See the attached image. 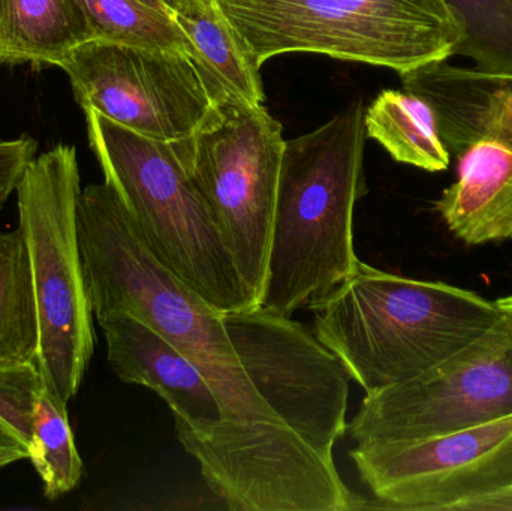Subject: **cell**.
<instances>
[{
  "instance_id": "obj_1",
  "label": "cell",
  "mask_w": 512,
  "mask_h": 511,
  "mask_svg": "<svg viewBox=\"0 0 512 511\" xmlns=\"http://www.w3.org/2000/svg\"><path fill=\"white\" fill-rule=\"evenodd\" d=\"M366 140V107L357 99L315 131L285 141L262 308L286 318L315 311L354 273Z\"/></svg>"
},
{
  "instance_id": "obj_2",
  "label": "cell",
  "mask_w": 512,
  "mask_h": 511,
  "mask_svg": "<svg viewBox=\"0 0 512 511\" xmlns=\"http://www.w3.org/2000/svg\"><path fill=\"white\" fill-rule=\"evenodd\" d=\"M78 236L96 320L125 312L179 348L215 390L224 419L285 426L243 371L224 312L149 251L107 183L81 192Z\"/></svg>"
},
{
  "instance_id": "obj_3",
  "label": "cell",
  "mask_w": 512,
  "mask_h": 511,
  "mask_svg": "<svg viewBox=\"0 0 512 511\" xmlns=\"http://www.w3.org/2000/svg\"><path fill=\"white\" fill-rule=\"evenodd\" d=\"M313 312L319 341L366 395L417 377L499 321L495 302L475 291L405 278L363 261Z\"/></svg>"
},
{
  "instance_id": "obj_4",
  "label": "cell",
  "mask_w": 512,
  "mask_h": 511,
  "mask_svg": "<svg viewBox=\"0 0 512 511\" xmlns=\"http://www.w3.org/2000/svg\"><path fill=\"white\" fill-rule=\"evenodd\" d=\"M90 149L149 251L221 312L255 308L203 195L173 146L84 110Z\"/></svg>"
},
{
  "instance_id": "obj_5",
  "label": "cell",
  "mask_w": 512,
  "mask_h": 511,
  "mask_svg": "<svg viewBox=\"0 0 512 511\" xmlns=\"http://www.w3.org/2000/svg\"><path fill=\"white\" fill-rule=\"evenodd\" d=\"M256 65L315 53L400 74L453 57L445 0H216Z\"/></svg>"
},
{
  "instance_id": "obj_6",
  "label": "cell",
  "mask_w": 512,
  "mask_h": 511,
  "mask_svg": "<svg viewBox=\"0 0 512 511\" xmlns=\"http://www.w3.org/2000/svg\"><path fill=\"white\" fill-rule=\"evenodd\" d=\"M81 192L77 149L69 144L36 155L15 191L38 303V365L65 404L80 390L96 342L78 236Z\"/></svg>"
},
{
  "instance_id": "obj_7",
  "label": "cell",
  "mask_w": 512,
  "mask_h": 511,
  "mask_svg": "<svg viewBox=\"0 0 512 511\" xmlns=\"http://www.w3.org/2000/svg\"><path fill=\"white\" fill-rule=\"evenodd\" d=\"M282 131L264 105L222 101L191 137L171 143L258 305L285 149Z\"/></svg>"
},
{
  "instance_id": "obj_8",
  "label": "cell",
  "mask_w": 512,
  "mask_h": 511,
  "mask_svg": "<svg viewBox=\"0 0 512 511\" xmlns=\"http://www.w3.org/2000/svg\"><path fill=\"white\" fill-rule=\"evenodd\" d=\"M186 452L200 464L210 491L231 510L363 509L340 477L333 455L285 426L270 423H186L176 420Z\"/></svg>"
},
{
  "instance_id": "obj_9",
  "label": "cell",
  "mask_w": 512,
  "mask_h": 511,
  "mask_svg": "<svg viewBox=\"0 0 512 511\" xmlns=\"http://www.w3.org/2000/svg\"><path fill=\"white\" fill-rule=\"evenodd\" d=\"M512 414V341L501 321L411 380L367 393L348 425L355 444L406 443Z\"/></svg>"
},
{
  "instance_id": "obj_10",
  "label": "cell",
  "mask_w": 512,
  "mask_h": 511,
  "mask_svg": "<svg viewBox=\"0 0 512 511\" xmlns=\"http://www.w3.org/2000/svg\"><path fill=\"white\" fill-rule=\"evenodd\" d=\"M243 371L274 416L322 453L348 431L351 375L304 324L262 306L224 312Z\"/></svg>"
},
{
  "instance_id": "obj_11",
  "label": "cell",
  "mask_w": 512,
  "mask_h": 511,
  "mask_svg": "<svg viewBox=\"0 0 512 511\" xmlns=\"http://www.w3.org/2000/svg\"><path fill=\"white\" fill-rule=\"evenodd\" d=\"M81 110L153 140H185L209 119L215 104L197 65L183 51L90 39L60 66Z\"/></svg>"
},
{
  "instance_id": "obj_12",
  "label": "cell",
  "mask_w": 512,
  "mask_h": 511,
  "mask_svg": "<svg viewBox=\"0 0 512 511\" xmlns=\"http://www.w3.org/2000/svg\"><path fill=\"white\" fill-rule=\"evenodd\" d=\"M361 482L385 509L454 511L512 483V414L439 437L357 444Z\"/></svg>"
},
{
  "instance_id": "obj_13",
  "label": "cell",
  "mask_w": 512,
  "mask_h": 511,
  "mask_svg": "<svg viewBox=\"0 0 512 511\" xmlns=\"http://www.w3.org/2000/svg\"><path fill=\"white\" fill-rule=\"evenodd\" d=\"M108 363L120 381L149 387L186 423L224 419L221 401L201 369L155 330L125 312L98 318Z\"/></svg>"
},
{
  "instance_id": "obj_14",
  "label": "cell",
  "mask_w": 512,
  "mask_h": 511,
  "mask_svg": "<svg viewBox=\"0 0 512 511\" xmlns=\"http://www.w3.org/2000/svg\"><path fill=\"white\" fill-rule=\"evenodd\" d=\"M402 89L432 105L439 135L451 155L480 140L512 147V77L465 68L448 60L400 74Z\"/></svg>"
},
{
  "instance_id": "obj_15",
  "label": "cell",
  "mask_w": 512,
  "mask_h": 511,
  "mask_svg": "<svg viewBox=\"0 0 512 511\" xmlns=\"http://www.w3.org/2000/svg\"><path fill=\"white\" fill-rule=\"evenodd\" d=\"M457 158V180L436 201L448 230L471 246L512 239V147L480 140Z\"/></svg>"
},
{
  "instance_id": "obj_16",
  "label": "cell",
  "mask_w": 512,
  "mask_h": 511,
  "mask_svg": "<svg viewBox=\"0 0 512 511\" xmlns=\"http://www.w3.org/2000/svg\"><path fill=\"white\" fill-rule=\"evenodd\" d=\"M173 20L191 42L197 65L213 104L264 102L259 66L216 0H182Z\"/></svg>"
},
{
  "instance_id": "obj_17",
  "label": "cell",
  "mask_w": 512,
  "mask_h": 511,
  "mask_svg": "<svg viewBox=\"0 0 512 511\" xmlns=\"http://www.w3.org/2000/svg\"><path fill=\"white\" fill-rule=\"evenodd\" d=\"M90 39L78 0H0V66L60 68Z\"/></svg>"
},
{
  "instance_id": "obj_18",
  "label": "cell",
  "mask_w": 512,
  "mask_h": 511,
  "mask_svg": "<svg viewBox=\"0 0 512 511\" xmlns=\"http://www.w3.org/2000/svg\"><path fill=\"white\" fill-rule=\"evenodd\" d=\"M367 137L397 162L421 170H448L451 153L439 135L432 105L409 90H384L366 108Z\"/></svg>"
},
{
  "instance_id": "obj_19",
  "label": "cell",
  "mask_w": 512,
  "mask_h": 511,
  "mask_svg": "<svg viewBox=\"0 0 512 511\" xmlns=\"http://www.w3.org/2000/svg\"><path fill=\"white\" fill-rule=\"evenodd\" d=\"M39 314L20 230L0 231V369L38 363Z\"/></svg>"
},
{
  "instance_id": "obj_20",
  "label": "cell",
  "mask_w": 512,
  "mask_h": 511,
  "mask_svg": "<svg viewBox=\"0 0 512 511\" xmlns=\"http://www.w3.org/2000/svg\"><path fill=\"white\" fill-rule=\"evenodd\" d=\"M65 402L44 387L36 410L29 459L44 483V495L59 500L77 488L83 477V459L75 446Z\"/></svg>"
},
{
  "instance_id": "obj_21",
  "label": "cell",
  "mask_w": 512,
  "mask_h": 511,
  "mask_svg": "<svg viewBox=\"0 0 512 511\" xmlns=\"http://www.w3.org/2000/svg\"><path fill=\"white\" fill-rule=\"evenodd\" d=\"M92 27L93 39L183 51L191 56V42L170 15L140 0H78Z\"/></svg>"
},
{
  "instance_id": "obj_22",
  "label": "cell",
  "mask_w": 512,
  "mask_h": 511,
  "mask_svg": "<svg viewBox=\"0 0 512 511\" xmlns=\"http://www.w3.org/2000/svg\"><path fill=\"white\" fill-rule=\"evenodd\" d=\"M460 39L453 56L469 57L475 68L512 77V0H445Z\"/></svg>"
},
{
  "instance_id": "obj_23",
  "label": "cell",
  "mask_w": 512,
  "mask_h": 511,
  "mask_svg": "<svg viewBox=\"0 0 512 511\" xmlns=\"http://www.w3.org/2000/svg\"><path fill=\"white\" fill-rule=\"evenodd\" d=\"M45 383L38 363L0 369V449L29 456Z\"/></svg>"
},
{
  "instance_id": "obj_24",
  "label": "cell",
  "mask_w": 512,
  "mask_h": 511,
  "mask_svg": "<svg viewBox=\"0 0 512 511\" xmlns=\"http://www.w3.org/2000/svg\"><path fill=\"white\" fill-rule=\"evenodd\" d=\"M38 153V141L29 134L0 138V212L17 191L18 183Z\"/></svg>"
},
{
  "instance_id": "obj_25",
  "label": "cell",
  "mask_w": 512,
  "mask_h": 511,
  "mask_svg": "<svg viewBox=\"0 0 512 511\" xmlns=\"http://www.w3.org/2000/svg\"><path fill=\"white\" fill-rule=\"evenodd\" d=\"M454 511H512V483L498 491L465 501Z\"/></svg>"
},
{
  "instance_id": "obj_26",
  "label": "cell",
  "mask_w": 512,
  "mask_h": 511,
  "mask_svg": "<svg viewBox=\"0 0 512 511\" xmlns=\"http://www.w3.org/2000/svg\"><path fill=\"white\" fill-rule=\"evenodd\" d=\"M496 311H498L499 321L507 330L512 341V294L502 297L495 302Z\"/></svg>"
},
{
  "instance_id": "obj_27",
  "label": "cell",
  "mask_w": 512,
  "mask_h": 511,
  "mask_svg": "<svg viewBox=\"0 0 512 511\" xmlns=\"http://www.w3.org/2000/svg\"><path fill=\"white\" fill-rule=\"evenodd\" d=\"M140 2L146 3L147 6L162 12V14L170 15V17H173L174 12L179 11L180 5H182V0H140Z\"/></svg>"
},
{
  "instance_id": "obj_28",
  "label": "cell",
  "mask_w": 512,
  "mask_h": 511,
  "mask_svg": "<svg viewBox=\"0 0 512 511\" xmlns=\"http://www.w3.org/2000/svg\"><path fill=\"white\" fill-rule=\"evenodd\" d=\"M21 459H29V456L20 450L15 449H0V468L8 467V465L15 464Z\"/></svg>"
}]
</instances>
